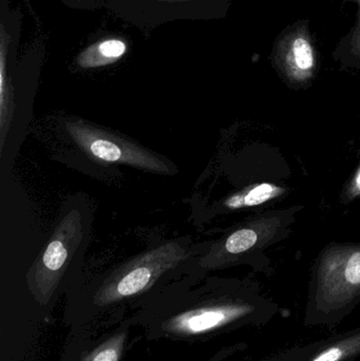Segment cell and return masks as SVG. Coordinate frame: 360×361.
I'll return each instance as SVG.
<instances>
[{"instance_id": "13", "label": "cell", "mask_w": 360, "mask_h": 361, "mask_svg": "<svg viewBox=\"0 0 360 361\" xmlns=\"http://www.w3.org/2000/svg\"><path fill=\"white\" fill-rule=\"evenodd\" d=\"M352 1L356 2L359 6L357 23L342 42V50H338V52L342 51L340 59L345 65L360 68V0H352Z\"/></svg>"}, {"instance_id": "11", "label": "cell", "mask_w": 360, "mask_h": 361, "mask_svg": "<svg viewBox=\"0 0 360 361\" xmlns=\"http://www.w3.org/2000/svg\"><path fill=\"white\" fill-rule=\"evenodd\" d=\"M6 32L2 29L1 33V63H0V106H1V149L4 147V139H6V129L10 127L11 118H12V95L10 94V82L6 78Z\"/></svg>"}, {"instance_id": "1", "label": "cell", "mask_w": 360, "mask_h": 361, "mask_svg": "<svg viewBox=\"0 0 360 361\" xmlns=\"http://www.w3.org/2000/svg\"><path fill=\"white\" fill-rule=\"evenodd\" d=\"M278 303L251 280H217L187 307L147 318L150 336L194 339L244 328H261L280 315Z\"/></svg>"}, {"instance_id": "15", "label": "cell", "mask_w": 360, "mask_h": 361, "mask_svg": "<svg viewBox=\"0 0 360 361\" xmlns=\"http://www.w3.org/2000/svg\"><path fill=\"white\" fill-rule=\"evenodd\" d=\"M247 348V345L244 343H236V345H230V347L223 348V349L220 350V351L216 353L209 361H224L228 360V357H230V356L239 353V352L244 351Z\"/></svg>"}, {"instance_id": "2", "label": "cell", "mask_w": 360, "mask_h": 361, "mask_svg": "<svg viewBox=\"0 0 360 361\" xmlns=\"http://www.w3.org/2000/svg\"><path fill=\"white\" fill-rule=\"evenodd\" d=\"M359 305L360 243L329 244L312 267L304 326H337Z\"/></svg>"}, {"instance_id": "8", "label": "cell", "mask_w": 360, "mask_h": 361, "mask_svg": "<svg viewBox=\"0 0 360 361\" xmlns=\"http://www.w3.org/2000/svg\"><path fill=\"white\" fill-rule=\"evenodd\" d=\"M360 357V326L283 350L261 361H354Z\"/></svg>"}, {"instance_id": "9", "label": "cell", "mask_w": 360, "mask_h": 361, "mask_svg": "<svg viewBox=\"0 0 360 361\" xmlns=\"http://www.w3.org/2000/svg\"><path fill=\"white\" fill-rule=\"evenodd\" d=\"M287 192L289 188L275 183H257L226 197L221 207L228 212L259 207L276 200L283 199Z\"/></svg>"}, {"instance_id": "7", "label": "cell", "mask_w": 360, "mask_h": 361, "mask_svg": "<svg viewBox=\"0 0 360 361\" xmlns=\"http://www.w3.org/2000/svg\"><path fill=\"white\" fill-rule=\"evenodd\" d=\"M272 61L287 86L293 89L310 86L318 69V55L306 23H294L279 36Z\"/></svg>"}, {"instance_id": "14", "label": "cell", "mask_w": 360, "mask_h": 361, "mask_svg": "<svg viewBox=\"0 0 360 361\" xmlns=\"http://www.w3.org/2000/svg\"><path fill=\"white\" fill-rule=\"evenodd\" d=\"M360 197V162L357 165L355 171H353L350 179L347 180L345 186L342 187V195H340V201L345 205H348L354 200Z\"/></svg>"}, {"instance_id": "4", "label": "cell", "mask_w": 360, "mask_h": 361, "mask_svg": "<svg viewBox=\"0 0 360 361\" xmlns=\"http://www.w3.org/2000/svg\"><path fill=\"white\" fill-rule=\"evenodd\" d=\"M186 258L187 252L177 242L144 252L106 278L95 293L93 302L106 307L144 294Z\"/></svg>"}, {"instance_id": "5", "label": "cell", "mask_w": 360, "mask_h": 361, "mask_svg": "<svg viewBox=\"0 0 360 361\" xmlns=\"http://www.w3.org/2000/svg\"><path fill=\"white\" fill-rule=\"evenodd\" d=\"M82 238L80 214L72 210L57 225L44 252L27 274L30 290L40 305L48 303L54 294Z\"/></svg>"}, {"instance_id": "16", "label": "cell", "mask_w": 360, "mask_h": 361, "mask_svg": "<svg viewBox=\"0 0 360 361\" xmlns=\"http://www.w3.org/2000/svg\"><path fill=\"white\" fill-rule=\"evenodd\" d=\"M165 1H185V0H165Z\"/></svg>"}, {"instance_id": "10", "label": "cell", "mask_w": 360, "mask_h": 361, "mask_svg": "<svg viewBox=\"0 0 360 361\" xmlns=\"http://www.w3.org/2000/svg\"><path fill=\"white\" fill-rule=\"evenodd\" d=\"M127 46L120 39H106L89 47L78 56L82 68H97L116 63L126 53Z\"/></svg>"}, {"instance_id": "12", "label": "cell", "mask_w": 360, "mask_h": 361, "mask_svg": "<svg viewBox=\"0 0 360 361\" xmlns=\"http://www.w3.org/2000/svg\"><path fill=\"white\" fill-rule=\"evenodd\" d=\"M127 331L116 333L95 348L82 361H120L125 345H126Z\"/></svg>"}, {"instance_id": "3", "label": "cell", "mask_w": 360, "mask_h": 361, "mask_svg": "<svg viewBox=\"0 0 360 361\" xmlns=\"http://www.w3.org/2000/svg\"><path fill=\"white\" fill-rule=\"evenodd\" d=\"M302 205L262 212L230 231L220 240L203 259V265L209 269L247 264L255 271H268L270 261L266 250L287 239L292 233Z\"/></svg>"}, {"instance_id": "6", "label": "cell", "mask_w": 360, "mask_h": 361, "mask_svg": "<svg viewBox=\"0 0 360 361\" xmlns=\"http://www.w3.org/2000/svg\"><path fill=\"white\" fill-rule=\"evenodd\" d=\"M66 127L76 145L95 160L129 165L162 175L170 173V167L156 154L114 133L82 120L70 121Z\"/></svg>"}]
</instances>
